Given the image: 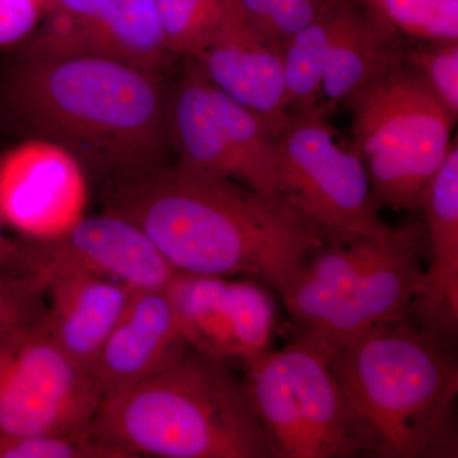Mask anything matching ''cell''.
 Returning <instances> with one entry per match:
<instances>
[{
	"instance_id": "cell-9",
	"label": "cell",
	"mask_w": 458,
	"mask_h": 458,
	"mask_svg": "<svg viewBox=\"0 0 458 458\" xmlns=\"http://www.w3.org/2000/svg\"><path fill=\"white\" fill-rule=\"evenodd\" d=\"M186 59L167 104L168 141L179 155L177 165L236 181L282 200L276 132L259 114L213 86L191 57Z\"/></svg>"
},
{
	"instance_id": "cell-17",
	"label": "cell",
	"mask_w": 458,
	"mask_h": 458,
	"mask_svg": "<svg viewBox=\"0 0 458 458\" xmlns=\"http://www.w3.org/2000/svg\"><path fill=\"white\" fill-rule=\"evenodd\" d=\"M186 346L167 289L134 292L89 373L104 399L155 375Z\"/></svg>"
},
{
	"instance_id": "cell-4",
	"label": "cell",
	"mask_w": 458,
	"mask_h": 458,
	"mask_svg": "<svg viewBox=\"0 0 458 458\" xmlns=\"http://www.w3.org/2000/svg\"><path fill=\"white\" fill-rule=\"evenodd\" d=\"M90 429L126 458L276 457L245 381L189 345L155 375L104 397Z\"/></svg>"
},
{
	"instance_id": "cell-8",
	"label": "cell",
	"mask_w": 458,
	"mask_h": 458,
	"mask_svg": "<svg viewBox=\"0 0 458 458\" xmlns=\"http://www.w3.org/2000/svg\"><path fill=\"white\" fill-rule=\"evenodd\" d=\"M324 107L292 111L276 135L279 198L327 240H384L394 229L379 216L360 157L337 143Z\"/></svg>"
},
{
	"instance_id": "cell-3",
	"label": "cell",
	"mask_w": 458,
	"mask_h": 458,
	"mask_svg": "<svg viewBox=\"0 0 458 458\" xmlns=\"http://www.w3.org/2000/svg\"><path fill=\"white\" fill-rule=\"evenodd\" d=\"M454 342L403 318L331 355L364 454L457 457Z\"/></svg>"
},
{
	"instance_id": "cell-20",
	"label": "cell",
	"mask_w": 458,
	"mask_h": 458,
	"mask_svg": "<svg viewBox=\"0 0 458 458\" xmlns=\"http://www.w3.org/2000/svg\"><path fill=\"white\" fill-rule=\"evenodd\" d=\"M340 0L327 7L285 44L284 83L289 111L312 106L321 95L331 47L339 26Z\"/></svg>"
},
{
	"instance_id": "cell-13",
	"label": "cell",
	"mask_w": 458,
	"mask_h": 458,
	"mask_svg": "<svg viewBox=\"0 0 458 458\" xmlns=\"http://www.w3.org/2000/svg\"><path fill=\"white\" fill-rule=\"evenodd\" d=\"M64 262L132 292L167 289L177 271L135 223L106 210L81 216L56 236L18 241L17 267Z\"/></svg>"
},
{
	"instance_id": "cell-22",
	"label": "cell",
	"mask_w": 458,
	"mask_h": 458,
	"mask_svg": "<svg viewBox=\"0 0 458 458\" xmlns=\"http://www.w3.org/2000/svg\"><path fill=\"white\" fill-rule=\"evenodd\" d=\"M229 0H156L159 25L174 55L195 57L221 23Z\"/></svg>"
},
{
	"instance_id": "cell-23",
	"label": "cell",
	"mask_w": 458,
	"mask_h": 458,
	"mask_svg": "<svg viewBox=\"0 0 458 458\" xmlns=\"http://www.w3.org/2000/svg\"><path fill=\"white\" fill-rule=\"evenodd\" d=\"M0 458H126L90 429L71 433L0 434Z\"/></svg>"
},
{
	"instance_id": "cell-14",
	"label": "cell",
	"mask_w": 458,
	"mask_h": 458,
	"mask_svg": "<svg viewBox=\"0 0 458 458\" xmlns=\"http://www.w3.org/2000/svg\"><path fill=\"white\" fill-rule=\"evenodd\" d=\"M86 203V174L71 153L36 138L0 158V212L27 238L56 236L74 225Z\"/></svg>"
},
{
	"instance_id": "cell-5",
	"label": "cell",
	"mask_w": 458,
	"mask_h": 458,
	"mask_svg": "<svg viewBox=\"0 0 458 458\" xmlns=\"http://www.w3.org/2000/svg\"><path fill=\"white\" fill-rule=\"evenodd\" d=\"M283 289L298 340L328 358L373 328L408 318L424 269L426 228H396L384 240H333Z\"/></svg>"
},
{
	"instance_id": "cell-2",
	"label": "cell",
	"mask_w": 458,
	"mask_h": 458,
	"mask_svg": "<svg viewBox=\"0 0 458 458\" xmlns=\"http://www.w3.org/2000/svg\"><path fill=\"white\" fill-rule=\"evenodd\" d=\"M7 98L38 138L113 188L164 165L170 141L161 74L102 56L23 57Z\"/></svg>"
},
{
	"instance_id": "cell-1",
	"label": "cell",
	"mask_w": 458,
	"mask_h": 458,
	"mask_svg": "<svg viewBox=\"0 0 458 458\" xmlns=\"http://www.w3.org/2000/svg\"><path fill=\"white\" fill-rule=\"evenodd\" d=\"M106 210L135 223L177 273L247 274L279 293L327 240L284 201L180 165L114 186Z\"/></svg>"
},
{
	"instance_id": "cell-27",
	"label": "cell",
	"mask_w": 458,
	"mask_h": 458,
	"mask_svg": "<svg viewBox=\"0 0 458 458\" xmlns=\"http://www.w3.org/2000/svg\"><path fill=\"white\" fill-rule=\"evenodd\" d=\"M49 0H0V50L26 41L40 25Z\"/></svg>"
},
{
	"instance_id": "cell-16",
	"label": "cell",
	"mask_w": 458,
	"mask_h": 458,
	"mask_svg": "<svg viewBox=\"0 0 458 458\" xmlns=\"http://www.w3.org/2000/svg\"><path fill=\"white\" fill-rule=\"evenodd\" d=\"M47 278V310L40 322L63 352L89 372L134 292L64 262L33 265Z\"/></svg>"
},
{
	"instance_id": "cell-12",
	"label": "cell",
	"mask_w": 458,
	"mask_h": 458,
	"mask_svg": "<svg viewBox=\"0 0 458 458\" xmlns=\"http://www.w3.org/2000/svg\"><path fill=\"white\" fill-rule=\"evenodd\" d=\"M167 293L186 344L210 357L245 360L267 351L276 307L254 283L179 273Z\"/></svg>"
},
{
	"instance_id": "cell-26",
	"label": "cell",
	"mask_w": 458,
	"mask_h": 458,
	"mask_svg": "<svg viewBox=\"0 0 458 458\" xmlns=\"http://www.w3.org/2000/svg\"><path fill=\"white\" fill-rule=\"evenodd\" d=\"M256 25L274 40L286 41L311 23L328 0H240Z\"/></svg>"
},
{
	"instance_id": "cell-24",
	"label": "cell",
	"mask_w": 458,
	"mask_h": 458,
	"mask_svg": "<svg viewBox=\"0 0 458 458\" xmlns=\"http://www.w3.org/2000/svg\"><path fill=\"white\" fill-rule=\"evenodd\" d=\"M47 278L38 270L0 271V337L41 318Z\"/></svg>"
},
{
	"instance_id": "cell-18",
	"label": "cell",
	"mask_w": 458,
	"mask_h": 458,
	"mask_svg": "<svg viewBox=\"0 0 458 458\" xmlns=\"http://www.w3.org/2000/svg\"><path fill=\"white\" fill-rule=\"evenodd\" d=\"M419 209L426 219L429 265L421 276L409 318L454 342L458 327V147L428 183Z\"/></svg>"
},
{
	"instance_id": "cell-25",
	"label": "cell",
	"mask_w": 458,
	"mask_h": 458,
	"mask_svg": "<svg viewBox=\"0 0 458 458\" xmlns=\"http://www.w3.org/2000/svg\"><path fill=\"white\" fill-rule=\"evenodd\" d=\"M403 62L426 81L439 101L458 114V40L406 45Z\"/></svg>"
},
{
	"instance_id": "cell-6",
	"label": "cell",
	"mask_w": 458,
	"mask_h": 458,
	"mask_svg": "<svg viewBox=\"0 0 458 458\" xmlns=\"http://www.w3.org/2000/svg\"><path fill=\"white\" fill-rule=\"evenodd\" d=\"M351 149L369 174L378 208L419 210L428 183L447 158L457 116L405 62L358 90Z\"/></svg>"
},
{
	"instance_id": "cell-15",
	"label": "cell",
	"mask_w": 458,
	"mask_h": 458,
	"mask_svg": "<svg viewBox=\"0 0 458 458\" xmlns=\"http://www.w3.org/2000/svg\"><path fill=\"white\" fill-rule=\"evenodd\" d=\"M284 50L285 44L262 31L240 0H229L213 38L191 59L213 86L262 117L278 135L291 114Z\"/></svg>"
},
{
	"instance_id": "cell-11",
	"label": "cell",
	"mask_w": 458,
	"mask_h": 458,
	"mask_svg": "<svg viewBox=\"0 0 458 458\" xmlns=\"http://www.w3.org/2000/svg\"><path fill=\"white\" fill-rule=\"evenodd\" d=\"M23 57L93 55L164 73L165 45L156 0H49Z\"/></svg>"
},
{
	"instance_id": "cell-21",
	"label": "cell",
	"mask_w": 458,
	"mask_h": 458,
	"mask_svg": "<svg viewBox=\"0 0 458 458\" xmlns=\"http://www.w3.org/2000/svg\"><path fill=\"white\" fill-rule=\"evenodd\" d=\"M403 38L421 42L458 40V0H355Z\"/></svg>"
},
{
	"instance_id": "cell-10",
	"label": "cell",
	"mask_w": 458,
	"mask_h": 458,
	"mask_svg": "<svg viewBox=\"0 0 458 458\" xmlns=\"http://www.w3.org/2000/svg\"><path fill=\"white\" fill-rule=\"evenodd\" d=\"M101 394L40 319L0 337V434L71 433L92 424Z\"/></svg>"
},
{
	"instance_id": "cell-19",
	"label": "cell",
	"mask_w": 458,
	"mask_h": 458,
	"mask_svg": "<svg viewBox=\"0 0 458 458\" xmlns=\"http://www.w3.org/2000/svg\"><path fill=\"white\" fill-rule=\"evenodd\" d=\"M405 38L379 22L355 0H340L339 26L321 95L327 105L346 102L358 90L403 62Z\"/></svg>"
},
{
	"instance_id": "cell-7",
	"label": "cell",
	"mask_w": 458,
	"mask_h": 458,
	"mask_svg": "<svg viewBox=\"0 0 458 458\" xmlns=\"http://www.w3.org/2000/svg\"><path fill=\"white\" fill-rule=\"evenodd\" d=\"M245 385L276 457L364 454L330 360L298 340L243 360Z\"/></svg>"
},
{
	"instance_id": "cell-28",
	"label": "cell",
	"mask_w": 458,
	"mask_h": 458,
	"mask_svg": "<svg viewBox=\"0 0 458 458\" xmlns=\"http://www.w3.org/2000/svg\"><path fill=\"white\" fill-rule=\"evenodd\" d=\"M4 225V219L0 212V271L11 267L14 270L17 261V242L5 237Z\"/></svg>"
}]
</instances>
